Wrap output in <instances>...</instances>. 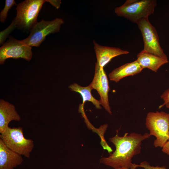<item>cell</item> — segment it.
Here are the masks:
<instances>
[{"label": "cell", "mask_w": 169, "mask_h": 169, "mask_svg": "<svg viewBox=\"0 0 169 169\" xmlns=\"http://www.w3.org/2000/svg\"><path fill=\"white\" fill-rule=\"evenodd\" d=\"M151 136L146 132L143 135L132 132L129 134L126 133L123 136H120L118 135V130H116V135L109 138V141L115 147V151L110 153L108 157H102L100 162L114 169L139 167L138 164L132 163V159L141 153L142 141Z\"/></svg>", "instance_id": "1"}, {"label": "cell", "mask_w": 169, "mask_h": 169, "mask_svg": "<svg viewBox=\"0 0 169 169\" xmlns=\"http://www.w3.org/2000/svg\"><path fill=\"white\" fill-rule=\"evenodd\" d=\"M156 5V0H127L122 5L116 8L115 12L118 16L136 23L153 14Z\"/></svg>", "instance_id": "2"}, {"label": "cell", "mask_w": 169, "mask_h": 169, "mask_svg": "<svg viewBox=\"0 0 169 169\" xmlns=\"http://www.w3.org/2000/svg\"><path fill=\"white\" fill-rule=\"evenodd\" d=\"M45 0H26L18 3L14 19L16 27L25 31H30L37 23V18Z\"/></svg>", "instance_id": "3"}, {"label": "cell", "mask_w": 169, "mask_h": 169, "mask_svg": "<svg viewBox=\"0 0 169 169\" xmlns=\"http://www.w3.org/2000/svg\"><path fill=\"white\" fill-rule=\"evenodd\" d=\"M145 125L151 136L156 139L154 142L155 147H162L169 139V113L163 111L149 112Z\"/></svg>", "instance_id": "4"}, {"label": "cell", "mask_w": 169, "mask_h": 169, "mask_svg": "<svg viewBox=\"0 0 169 169\" xmlns=\"http://www.w3.org/2000/svg\"><path fill=\"white\" fill-rule=\"evenodd\" d=\"M1 134L0 139L7 146L20 155L29 158L34 146L33 141L25 138L22 127H8Z\"/></svg>", "instance_id": "5"}, {"label": "cell", "mask_w": 169, "mask_h": 169, "mask_svg": "<svg viewBox=\"0 0 169 169\" xmlns=\"http://www.w3.org/2000/svg\"><path fill=\"white\" fill-rule=\"evenodd\" d=\"M64 23L61 18H57L52 21L42 19L37 22L31 30L28 36L22 41L31 47H38L47 35L59 32L61 25Z\"/></svg>", "instance_id": "6"}, {"label": "cell", "mask_w": 169, "mask_h": 169, "mask_svg": "<svg viewBox=\"0 0 169 169\" xmlns=\"http://www.w3.org/2000/svg\"><path fill=\"white\" fill-rule=\"evenodd\" d=\"M140 30L144 44L143 50L166 59V55L161 48L155 28L149 22L148 18H142L136 23Z\"/></svg>", "instance_id": "7"}, {"label": "cell", "mask_w": 169, "mask_h": 169, "mask_svg": "<svg viewBox=\"0 0 169 169\" xmlns=\"http://www.w3.org/2000/svg\"><path fill=\"white\" fill-rule=\"evenodd\" d=\"M32 47L19 40L10 37L0 48V64H3L5 60L10 58L31 60L32 56Z\"/></svg>", "instance_id": "8"}, {"label": "cell", "mask_w": 169, "mask_h": 169, "mask_svg": "<svg viewBox=\"0 0 169 169\" xmlns=\"http://www.w3.org/2000/svg\"><path fill=\"white\" fill-rule=\"evenodd\" d=\"M89 85L92 90H96L100 96L99 101L101 105L111 115L108 99V93L110 89L108 78L103 68L100 67L96 62L94 78Z\"/></svg>", "instance_id": "9"}, {"label": "cell", "mask_w": 169, "mask_h": 169, "mask_svg": "<svg viewBox=\"0 0 169 169\" xmlns=\"http://www.w3.org/2000/svg\"><path fill=\"white\" fill-rule=\"evenodd\" d=\"M93 43L97 59L96 63L102 68H103L114 57L129 53L128 51L119 48L101 45L94 40Z\"/></svg>", "instance_id": "10"}, {"label": "cell", "mask_w": 169, "mask_h": 169, "mask_svg": "<svg viewBox=\"0 0 169 169\" xmlns=\"http://www.w3.org/2000/svg\"><path fill=\"white\" fill-rule=\"evenodd\" d=\"M23 161L21 155L8 148L0 139V169H14Z\"/></svg>", "instance_id": "11"}, {"label": "cell", "mask_w": 169, "mask_h": 169, "mask_svg": "<svg viewBox=\"0 0 169 169\" xmlns=\"http://www.w3.org/2000/svg\"><path fill=\"white\" fill-rule=\"evenodd\" d=\"M21 117L15 106L5 100H0V133L4 131L12 120L19 121Z\"/></svg>", "instance_id": "12"}, {"label": "cell", "mask_w": 169, "mask_h": 169, "mask_svg": "<svg viewBox=\"0 0 169 169\" xmlns=\"http://www.w3.org/2000/svg\"><path fill=\"white\" fill-rule=\"evenodd\" d=\"M136 60L143 69L147 68L156 72L162 65L168 62L166 59L142 50L137 55Z\"/></svg>", "instance_id": "13"}, {"label": "cell", "mask_w": 169, "mask_h": 169, "mask_svg": "<svg viewBox=\"0 0 169 169\" xmlns=\"http://www.w3.org/2000/svg\"><path fill=\"white\" fill-rule=\"evenodd\" d=\"M143 69L136 60L115 69L109 74V77L110 80L118 82L124 77L139 73Z\"/></svg>", "instance_id": "14"}, {"label": "cell", "mask_w": 169, "mask_h": 169, "mask_svg": "<svg viewBox=\"0 0 169 169\" xmlns=\"http://www.w3.org/2000/svg\"><path fill=\"white\" fill-rule=\"evenodd\" d=\"M69 88L73 91L78 92L81 95L83 99L82 104L84 105L85 101H89L95 105L96 108L101 109V107L99 100H97L92 96L91 93V89L89 85L85 87L82 86L76 83L69 85Z\"/></svg>", "instance_id": "15"}, {"label": "cell", "mask_w": 169, "mask_h": 169, "mask_svg": "<svg viewBox=\"0 0 169 169\" xmlns=\"http://www.w3.org/2000/svg\"><path fill=\"white\" fill-rule=\"evenodd\" d=\"M14 5H17L14 0L5 1V6L0 13V21L1 22L4 23L5 21L8 16V11Z\"/></svg>", "instance_id": "16"}, {"label": "cell", "mask_w": 169, "mask_h": 169, "mask_svg": "<svg viewBox=\"0 0 169 169\" xmlns=\"http://www.w3.org/2000/svg\"><path fill=\"white\" fill-rule=\"evenodd\" d=\"M16 28L14 19L13 21L11 24L6 29L0 32V44H3L9 34Z\"/></svg>", "instance_id": "17"}, {"label": "cell", "mask_w": 169, "mask_h": 169, "mask_svg": "<svg viewBox=\"0 0 169 169\" xmlns=\"http://www.w3.org/2000/svg\"><path fill=\"white\" fill-rule=\"evenodd\" d=\"M139 167H141L144 169H166L165 166L159 167L158 166H151L146 161H143L139 165Z\"/></svg>", "instance_id": "18"}, {"label": "cell", "mask_w": 169, "mask_h": 169, "mask_svg": "<svg viewBox=\"0 0 169 169\" xmlns=\"http://www.w3.org/2000/svg\"><path fill=\"white\" fill-rule=\"evenodd\" d=\"M161 97L164 103L159 107V109H161L166 105V104L169 102V88L166 90L161 95Z\"/></svg>", "instance_id": "19"}, {"label": "cell", "mask_w": 169, "mask_h": 169, "mask_svg": "<svg viewBox=\"0 0 169 169\" xmlns=\"http://www.w3.org/2000/svg\"><path fill=\"white\" fill-rule=\"evenodd\" d=\"M45 2H49L57 9L59 8L61 3L60 0H45Z\"/></svg>", "instance_id": "20"}, {"label": "cell", "mask_w": 169, "mask_h": 169, "mask_svg": "<svg viewBox=\"0 0 169 169\" xmlns=\"http://www.w3.org/2000/svg\"><path fill=\"white\" fill-rule=\"evenodd\" d=\"M162 151L169 156V139L162 147Z\"/></svg>", "instance_id": "21"}, {"label": "cell", "mask_w": 169, "mask_h": 169, "mask_svg": "<svg viewBox=\"0 0 169 169\" xmlns=\"http://www.w3.org/2000/svg\"><path fill=\"white\" fill-rule=\"evenodd\" d=\"M136 167H133L131 168L130 169H136ZM114 169H129L125 167H120L115 168Z\"/></svg>", "instance_id": "22"}, {"label": "cell", "mask_w": 169, "mask_h": 169, "mask_svg": "<svg viewBox=\"0 0 169 169\" xmlns=\"http://www.w3.org/2000/svg\"><path fill=\"white\" fill-rule=\"evenodd\" d=\"M165 105H166V108L169 109V102L166 104Z\"/></svg>", "instance_id": "23"}]
</instances>
